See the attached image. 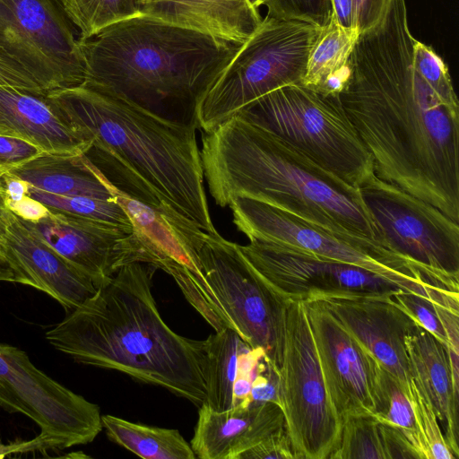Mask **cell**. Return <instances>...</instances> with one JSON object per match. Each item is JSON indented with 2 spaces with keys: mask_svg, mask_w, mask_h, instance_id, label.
I'll return each mask as SVG.
<instances>
[{
  "mask_svg": "<svg viewBox=\"0 0 459 459\" xmlns=\"http://www.w3.org/2000/svg\"><path fill=\"white\" fill-rule=\"evenodd\" d=\"M415 40L405 0H390L359 34L338 97L374 174L459 223V102L452 81H430L415 68Z\"/></svg>",
  "mask_w": 459,
  "mask_h": 459,
  "instance_id": "1",
  "label": "cell"
},
{
  "mask_svg": "<svg viewBox=\"0 0 459 459\" xmlns=\"http://www.w3.org/2000/svg\"><path fill=\"white\" fill-rule=\"evenodd\" d=\"M65 120L91 144V161L117 189L147 204L162 199L207 233L209 212L196 128L167 120L83 84L47 93ZM87 151V152H88Z\"/></svg>",
  "mask_w": 459,
  "mask_h": 459,
  "instance_id": "2",
  "label": "cell"
},
{
  "mask_svg": "<svg viewBox=\"0 0 459 459\" xmlns=\"http://www.w3.org/2000/svg\"><path fill=\"white\" fill-rule=\"evenodd\" d=\"M157 268L132 263L46 333L76 362L122 372L201 406L206 398L204 341L181 336L152 293Z\"/></svg>",
  "mask_w": 459,
  "mask_h": 459,
  "instance_id": "3",
  "label": "cell"
},
{
  "mask_svg": "<svg viewBox=\"0 0 459 459\" xmlns=\"http://www.w3.org/2000/svg\"><path fill=\"white\" fill-rule=\"evenodd\" d=\"M200 152L221 207L248 197L342 238L389 248L359 188L262 126L232 117L204 133Z\"/></svg>",
  "mask_w": 459,
  "mask_h": 459,
  "instance_id": "4",
  "label": "cell"
},
{
  "mask_svg": "<svg viewBox=\"0 0 459 459\" xmlns=\"http://www.w3.org/2000/svg\"><path fill=\"white\" fill-rule=\"evenodd\" d=\"M85 86L198 128V108L240 45L148 14L80 40Z\"/></svg>",
  "mask_w": 459,
  "mask_h": 459,
  "instance_id": "5",
  "label": "cell"
},
{
  "mask_svg": "<svg viewBox=\"0 0 459 459\" xmlns=\"http://www.w3.org/2000/svg\"><path fill=\"white\" fill-rule=\"evenodd\" d=\"M236 116L282 138L356 188L374 174L372 158L338 95L294 83L258 98Z\"/></svg>",
  "mask_w": 459,
  "mask_h": 459,
  "instance_id": "6",
  "label": "cell"
},
{
  "mask_svg": "<svg viewBox=\"0 0 459 459\" xmlns=\"http://www.w3.org/2000/svg\"><path fill=\"white\" fill-rule=\"evenodd\" d=\"M321 31L308 22L266 15L204 97L198 128L210 132L258 98L302 82Z\"/></svg>",
  "mask_w": 459,
  "mask_h": 459,
  "instance_id": "7",
  "label": "cell"
},
{
  "mask_svg": "<svg viewBox=\"0 0 459 459\" xmlns=\"http://www.w3.org/2000/svg\"><path fill=\"white\" fill-rule=\"evenodd\" d=\"M229 206L235 225L249 240L354 265L383 277L405 292L429 299L437 290L457 288L454 281L390 248L342 238L264 202L238 196Z\"/></svg>",
  "mask_w": 459,
  "mask_h": 459,
  "instance_id": "8",
  "label": "cell"
},
{
  "mask_svg": "<svg viewBox=\"0 0 459 459\" xmlns=\"http://www.w3.org/2000/svg\"><path fill=\"white\" fill-rule=\"evenodd\" d=\"M279 405L298 459H328L342 432L328 395L304 301L285 299Z\"/></svg>",
  "mask_w": 459,
  "mask_h": 459,
  "instance_id": "9",
  "label": "cell"
},
{
  "mask_svg": "<svg viewBox=\"0 0 459 459\" xmlns=\"http://www.w3.org/2000/svg\"><path fill=\"white\" fill-rule=\"evenodd\" d=\"M0 406L32 420L50 449L86 445L103 429L97 404L39 369L23 351L1 342Z\"/></svg>",
  "mask_w": 459,
  "mask_h": 459,
  "instance_id": "10",
  "label": "cell"
},
{
  "mask_svg": "<svg viewBox=\"0 0 459 459\" xmlns=\"http://www.w3.org/2000/svg\"><path fill=\"white\" fill-rule=\"evenodd\" d=\"M0 45L47 92L84 82L79 31L62 0H0Z\"/></svg>",
  "mask_w": 459,
  "mask_h": 459,
  "instance_id": "11",
  "label": "cell"
},
{
  "mask_svg": "<svg viewBox=\"0 0 459 459\" xmlns=\"http://www.w3.org/2000/svg\"><path fill=\"white\" fill-rule=\"evenodd\" d=\"M198 255L204 275L236 332L250 348L263 350L265 359L277 370L284 300L248 264L238 245L217 231L206 232Z\"/></svg>",
  "mask_w": 459,
  "mask_h": 459,
  "instance_id": "12",
  "label": "cell"
},
{
  "mask_svg": "<svg viewBox=\"0 0 459 459\" xmlns=\"http://www.w3.org/2000/svg\"><path fill=\"white\" fill-rule=\"evenodd\" d=\"M359 190L390 249L459 282V223L375 174Z\"/></svg>",
  "mask_w": 459,
  "mask_h": 459,
  "instance_id": "13",
  "label": "cell"
},
{
  "mask_svg": "<svg viewBox=\"0 0 459 459\" xmlns=\"http://www.w3.org/2000/svg\"><path fill=\"white\" fill-rule=\"evenodd\" d=\"M242 255L283 300H316L340 292H405L394 283L362 268L320 259L270 243L238 245Z\"/></svg>",
  "mask_w": 459,
  "mask_h": 459,
  "instance_id": "14",
  "label": "cell"
},
{
  "mask_svg": "<svg viewBox=\"0 0 459 459\" xmlns=\"http://www.w3.org/2000/svg\"><path fill=\"white\" fill-rule=\"evenodd\" d=\"M304 303L325 385L339 418L374 417L382 366L320 301Z\"/></svg>",
  "mask_w": 459,
  "mask_h": 459,
  "instance_id": "15",
  "label": "cell"
},
{
  "mask_svg": "<svg viewBox=\"0 0 459 459\" xmlns=\"http://www.w3.org/2000/svg\"><path fill=\"white\" fill-rule=\"evenodd\" d=\"M27 222L96 288L122 266L139 263L141 247L132 230L53 210L37 222Z\"/></svg>",
  "mask_w": 459,
  "mask_h": 459,
  "instance_id": "16",
  "label": "cell"
},
{
  "mask_svg": "<svg viewBox=\"0 0 459 459\" xmlns=\"http://www.w3.org/2000/svg\"><path fill=\"white\" fill-rule=\"evenodd\" d=\"M394 296L340 292L322 296L316 300L369 351L406 394L413 379L404 340L419 325Z\"/></svg>",
  "mask_w": 459,
  "mask_h": 459,
  "instance_id": "17",
  "label": "cell"
},
{
  "mask_svg": "<svg viewBox=\"0 0 459 459\" xmlns=\"http://www.w3.org/2000/svg\"><path fill=\"white\" fill-rule=\"evenodd\" d=\"M0 254L14 273V282L30 286L72 311L97 290L92 281L46 244L14 213L0 239Z\"/></svg>",
  "mask_w": 459,
  "mask_h": 459,
  "instance_id": "18",
  "label": "cell"
},
{
  "mask_svg": "<svg viewBox=\"0 0 459 459\" xmlns=\"http://www.w3.org/2000/svg\"><path fill=\"white\" fill-rule=\"evenodd\" d=\"M198 408L190 446L200 459H238L286 426L281 407L273 403H240L223 411L204 403Z\"/></svg>",
  "mask_w": 459,
  "mask_h": 459,
  "instance_id": "19",
  "label": "cell"
},
{
  "mask_svg": "<svg viewBox=\"0 0 459 459\" xmlns=\"http://www.w3.org/2000/svg\"><path fill=\"white\" fill-rule=\"evenodd\" d=\"M0 134L25 140L45 152H87L84 141L65 120L47 93L0 85Z\"/></svg>",
  "mask_w": 459,
  "mask_h": 459,
  "instance_id": "20",
  "label": "cell"
},
{
  "mask_svg": "<svg viewBox=\"0 0 459 459\" xmlns=\"http://www.w3.org/2000/svg\"><path fill=\"white\" fill-rule=\"evenodd\" d=\"M404 342L412 379L432 405L446 440L458 458L459 385L452 376L447 347L420 325L405 336Z\"/></svg>",
  "mask_w": 459,
  "mask_h": 459,
  "instance_id": "21",
  "label": "cell"
},
{
  "mask_svg": "<svg viewBox=\"0 0 459 459\" xmlns=\"http://www.w3.org/2000/svg\"><path fill=\"white\" fill-rule=\"evenodd\" d=\"M142 13L241 45L263 18L247 0H137Z\"/></svg>",
  "mask_w": 459,
  "mask_h": 459,
  "instance_id": "22",
  "label": "cell"
},
{
  "mask_svg": "<svg viewBox=\"0 0 459 459\" xmlns=\"http://www.w3.org/2000/svg\"><path fill=\"white\" fill-rule=\"evenodd\" d=\"M7 173L50 194L114 199L107 178L84 152H43Z\"/></svg>",
  "mask_w": 459,
  "mask_h": 459,
  "instance_id": "23",
  "label": "cell"
},
{
  "mask_svg": "<svg viewBox=\"0 0 459 459\" xmlns=\"http://www.w3.org/2000/svg\"><path fill=\"white\" fill-rule=\"evenodd\" d=\"M109 440L143 459H195L190 444L178 429L131 422L113 415L101 416Z\"/></svg>",
  "mask_w": 459,
  "mask_h": 459,
  "instance_id": "24",
  "label": "cell"
},
{
  "mask_svg": "<svg viewBox=\"0 0 459 459\" xmlns=\"http://www.w3.org/2000/svg\"><path fill=\"white\" fill-rule=\"evenodd\" d=\"M249 346L231 328H224L204 340L206 398L204 403L217 411L234 406L233 385L241 352Z\"/></svg>",
  "mask_w": 459,
  "mask_h": 459,
  "instance_id": "25",
  "label": "cell"
},
{
  "mask_svg": "<svg viewBox=\"0 0 459 459\" xmlns=\"http://www.w3.org/2000/svg\"><path fill=\"white\" fill-rule=\"evenodd\" d=\"M358 36L357 31L340 26L333 16L330 23L322 28L301 83L318 90L329 75L347 63Z\"/></svg>",
  "mask_w": 459,
  "mask_h": 459,
  "instance_id": "26",
  "label": "cell"
},
{
  "mask_svg": "<svg viewBox=\"0 0 459 459\" xmlns=\"http://www.w3.org/2000/svg\"><path fill=\"white\" fill-rule=\"evenodd\" d=\"M374 418L403 433L417 458L423 459L411 403L398 381L383 368L377 379Z\"/></svg>",
  "mask_w": 459,
  "mask_h": 459,
  "instance_id": "27",
  "label": "cell"
},
{
  "mask_svg": "<svg viewBox=\"0 0 459 459\" xmlns=\"http://www.w3.org/2000/svg\"><path fill=\"white\" fill-rule=\"evenodd\" d=\"M77 28L80 40L88 39L118 22L141 14L137 0H62Z\"/></svg>",
  "mask_w": 459,
  "mask_h": 459,
  "instance_id": "28",
  "label": "cell"
},
{
  "mask_svg": "<svg viewBox=\"0 0 459 459\" xmlns=\"http://www.w3.org/2000/svg\"><path fill=\"white\" fill-rule=\"evenodd\" d=\"M28 195L49 210L65 212L133 230L124 209L115 200L90 196H66L47 193L29 186Z\"/></svg>",
  "mask_w": 459,
  "mask_h": 459,
  "instance_id": "29",
  "label": "cell"
},
{
  "mask_svg": "<svg viewBox=\"0 0 459 459\" xmlns=\"http://www.w3.org/2000/svg\"><path fill=\"white\" fill-rule=\"evenodd\" d=\"M330 459H386L379 422L373 416L342 420L340 440Z\"/></svg>",
  "mask_w": 459,
  "mask_h": 459,
  "instance_id": "30",
  "label": "cell"
},
{
  "mask_svg": "<svg viewBox=\"0 0 459 459\" xmlns=\"http://www.w3.org/2000/svg\"><path fill=\"white\" fill-rule=\"evenodd\" d=\"M406 395L411 405L423 459H457L446 440L432 405L413 380Z\"/></svg>",
  "mask_w": 459,
  "mask_h": 459,
  "instance_id": "31",
  "label": "cell"
},
{
  "mask_svg": "<svg viewBox=\"0 0 459 459\" xmlns=\"http://www.w3.org/2000/svg\"><path fill=\"white\" fill-rule=\"evenodd\" d=\"M267 15L305 22L320 28L327 26L333 16L332 0H267Z\"/></svg>",
  "mask_w": 459,
  "mask_h": 459,
  "instance_id": "32",
  "label": "cell"
},
{
  "mask_svg": "<svg viewBox=\"0 0 459 459\" xmlns=\"http://www.w3.org/2000/svg\"><path fill=\"white\" fill-rule=\"evenodd\" d=\"M394 299L420 326L445 346H448L445 331L433 307L432 299L408 292L397 293Z\"/></svg>",
  "mask_w": 459,
  "mask_h": 459,
  "instance_id": "33",
  "label": "cell"
},
{
  "mask_svg": "<svg viewBox=\"0 0 459 459\" xmlns=\"http://www.w3.org/2000/svg\"><path fill=\"white\" fill-rule=\"evenodd\" d=\"M238 459H298L286 426L272 433Z\"/></svg>",
  "mask_w": 459,
  "mask_h": 459,
  "instance_id": "34",
  "label": "cell"
},
{
  "mask_svg": "<svg viewBox=\"0 0 459 459\" xmlns=\"http://www.w3.org/2000/svg\"><path fill=\"white\" fill-rule=\"evenodd\" d=\"M0 85L48 93L39 81L1 45Z\"/></svg>",
  "mask_w": 459,
  "mask_h": 459,
  "instance_id": "35",
  "label": "cell"
},
{
  "mask_svg": "<svg viewBox=\"0 0 459 459\" xmlns=\"http://www.w3.org/2000/svg\"><path fill=\"white\" fill-rule=\"evenodd\" d=\"M43 152L40 148L25 140L0 134V178Z\"/></svg>",
  "mask_w": 459,
  "mask_h": 459,
  "instance_id": "36",
  "label": "cell"
},
{
  "mask_svg": "<svg viewBox=\"0 0 459 459\" xmlns=\"http://www.w3.org/2000/svg\"><path fill=\"white\" fill-rule=\"evenodd\" d=\"M390 0H354L355 25L358 33L375 26L384 15Z\"/></svg>",
  "mask_w": 459,
  "mask_h": 459,
  "instance_id": "37",
  "label": "cell"
},
{
  "mask_svg": "<svg viewBox=\"0 0 459 459\" xmlns=\"http://www.w3.org/2000/svg\"><path fill=\"white\" fill-rule=\"evenodd\" d=\"M7 207L15 215L29 222H37L49 212L48 208L29 195L18 202L7 204Z\"/></svg>",
  "mask_w": 459,
  "mask_h": 459,
  "instance_id": "38",
  "label": "cell"
},
{
  "mask_svg": "<svg viewBox=\"0 0 459 459\" xmlns=\"http://www.w3.org/2000/svg\"><path fill=\"white\" fill-rule=\"evenodd\" d=\"M50 449L48 442L38 435L31 440L18 441L10 444H0V458H4L14 454H22L33 451H44Z\"/></svg>",
  "mask_w": 459,
  "mask_h": 459,
  "instance_id": "39",
  "label": "cell"
},
{
  "mask_svg": "<svg viewBox=\"0 0 459 459\" xmlns=\"http://www.w3.org/2000/svg\"><path fill=\"white\" fill-rule=\"evenodd\" d=\"M333 17L347 30L357 31L354 15V0H332ZM358 32V31H357Z\"/></svg>",
  "mask_w": 459,
  "mask_h": 459,
  "instance_id": "40",
  "label": "cell"
},
{
  "mask_svg": "<svg viewBox=\"0 0 459 459\" xmlns=\"http://www.w3.org/2000/svg\"><path fill=\"white\" fill-rule=\"evenodd\" d=\"M13 214L7 207L5 193L0 181V239L5 235Z\"/></svg>",
  "mask_w": 459,
  "mask_h": 459,
  "instance_id": "41",
  "label": "cell"
},
{
  "mask_svg": "<svg viewBox=\"0 0 459 459\" xmlns=\"http://www.w3.org/2000/svg\"><path fill=\"white\" fill-rule=\"evenodd\" d=\"M0 281H10L14 282V273L8 264V262L4 259V257L0 254Z\"/></svg>",
  "mask_w": 459,
  "mask_h": 459,
  "instance_id": "42",
  "label": "cell"
},
{
  "mask_svg": "<svg viewBox=\"0 0 459 459\" xmlns=\"http://www.w3.org/2000/svg\"><path fill=\"white\" fill-rule=\"evenodd\" d=\"M247 3L250 4L251 7H253L255 10H258V8L265 4L267 0H247Z\"/></svg>",
  "mask_w": 459,
  "mask_h": 459,
  "instance_id": "43",
  "label": "cell"
}]
</instances>
